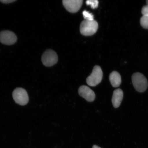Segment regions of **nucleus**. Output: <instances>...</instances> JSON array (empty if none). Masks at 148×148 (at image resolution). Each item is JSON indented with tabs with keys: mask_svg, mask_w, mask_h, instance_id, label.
Listing matches in <instances>:
<instances>
[{
	"mask_svg": "<svg viewBox=\"0 0 148 148\" xmlns=\"http://www.w3.org/2000/svg\"><path fill=\"white\" fill-rule=\"evenodd\" d=\"M86 3L87 5H90L93 9L97 8L99 4V1L97 0H88Z\"/></svg>",
	"mask_w": 148,
	"mask_h": 148,
	"instance_id": "nucleus-13",
	"label": "nucleus"
},
{
	"mask_svg": "<svg viewBox=\"0 0 148 148\" xmlns=\"http://www.w3.org/2000/svg\"><path fill=\"white\" fill-rule=\"evenodd\" d=\"M142 13L143 16H148V5H145L142 8Z\"/></svg>",
	"mask_w": 148,
	"mask_h": 148,
	"instance_id": "nucleus-14",
	"label": "nucleus"
},
{
	"mask_svg": "<svg viewBox=\"0 0 148 148\" xmlns=\"http://www.w3.org/2000/svg\"><path fill=\"white\" fill-rule=\"evenodd\" d=\"M98 24L95 20L88 21L84 20L81 23L80 26L81 34L84 36H91L97 32Z\"/></svg>",
	"mask_w": 148,
	"mask_h": 148,
	"instance_id": "nucleus-1",
	"label": "nucleus"
},
{
	"mask_svg": "<svg viewBox=\"0 0 148 148\" xmlns=\"http://www.w3.org/2000/svg\"><path fill=\"white\" fill-rule=\"evenodd\" d=\"M58 56L55 51L51 49L44 52L42 57V62L44 66L49 67L57 63Z\"/></svg>",
	"mask_w": 148,
	"mask_h": 148,
	"instance_id": "nucleus-5",
	"label": "nucleus"
},
{
	"mask_svg": "<svg viewBox=\"0 0 148 148\" xmlns=\"http://www.w3.org/2000/svg\"><path fill=\"white\" fill-rule=\"evenodd\" d=\"M123 90L120 89H117L114 90L113 94L112 102L114 108L119 107L123 100Z\"/></svg>",
	"mask_w": 148,
	"mask_h": 148,
	"instance_id": "nucleus-9",
	"label": "nucleus"
},
{
	"mask_svg": "<svg viewBox=\"0 0 148 148\" xmlns=\"http://www.w3.org/2000/svg\"><path fill=\"white\" fill-rule=\"evenodd\" d=\"M92 148H101L100 147H98V146L97 145H94L92 146Z\"/></svg>",
	"mask_w": 148,
	"mask_h": 148,
	"instance_id": "nucleus-16",
	"label": "nucleus"
},
{
	"mask_svg": "<svg viewBox=\"0 0 148 148\" xmlns=\"http://www.w3.org/2000/svg\"><path fill=\"white\" fill-rule=\"evenodd\" d=\"M16 1V0H0V2L5 4H8Z\"/></svg>",
	"mask_w": 148,
	"mask_h": 148,
	"instance_id": "nucleus-15",
	"label": "nucleus"
},
{
	"mask_svg": "<svg viewBox=\"0 0 148 148\" xmlns=\"http://www.w3.org/2000/svg\"><path fill=\"white\" fill-rule=\"evenodd\" d=\"M140 23L144 28L148 29V16H143L140 18Z\"/></svg>",
	"mask_w": 148,
	"mask_h": 148,
	"instance_id": "nucleus-11",
	"label": "nucleus"
},
{
	"mask_svg": "<svg viewBox=\"0 0 148 148\" xmlns=\"http://www.w3.org/2000/svg\"><path fill=\"white\" fill-rule=\"evenodd\" d=\"M17 40L14 33L9 30H3L0 32V42L7 45H12Z\"/></svg>",
	"mask_w": 148,
	"mask_h": 148,
	"instance_id": "nucleus-6",
	"label": "nucleus"
},
{
	"mask_svg": "<svg viewBox=\"0 0 148 148\" xmlns=\"http://www.w3.org/2000/svg\"><path fill=\"white\" fill-rule=\"evenodd\" d=\"M109 79H110L111 84L113 87H118L121 84V75L117 71L112 72L110 74Z\"/></svg>",
	"mask_w": 148,
	"mask_h": 148,
	"instance_id": "nucleus-10",
	"label": "nucleus"
},
{
	"mask_svg": "<svg viewBox=\"0 0 148 148\" xmlns=\"http://www.w3.org/2000/svg\"><path fill=\"white\" fill-rule=\"evenodd\" d=\"M103 77V71L100 66H94L92 73L86 79L87 84L90 86H95L101 82Z\"/></svg>",
	"mask_w": 148,
	"mask_h": 148,
	"instance_id": "nucleus-3",
	"label": "nucleus"
},
{
	"mask_svg": "<svg viewBox=\"0 0 148 148\" xmlns=\"http://www.w3.org/2000/svg\"><path fill=\"white\" fill-rule=\"evenodd\" d=\"M12 97L15 102L21 106L27 105L29 101L26 90L22 88H16L12 92Z\"/></svg>",
	"mask_w": 148,
	"mask_h": 148,
	"instance_id": "nucleus-4",
	"label": "nucleus"
},
{
	"mask_svg": "<svg viewBox=\"0 0 148 148\" xmlns=\"http://www.w3.org/2000/svg\"><path fill=\"white\" fill-rule=\"evenodd\" d=\"M147 5H148V0L147 1Z\"/></svg>",
	"mask_w": 148,
	"mask_h": 148,
	"instance_id": "nucleus-17",
	"label": "nucleus"
},
{
	"mask_svg": "<svg viewBox=\"0 0 148 148\" xmlns=\"http://www.w3.org/2000/svg\"><path fill=\"white\" fill-rule=\"evenodd\" d=\"M83 14L85 20H88V21H92L94 20L93 15L87 11L86 10L83 11Z\"/></svg>",
	"mask_w": 148,
	"mask_h": 148,
	"instance_id": "nucleus-12",
	"label": "nucleus"
},
{
	"mask_svg": "<svg viewBox=\"0 0 148 148\" xmlns=\"http://www.w3.org/2000/svg\"><path fill=\"white\" fill-rule=\"evenodd\" d=\"M132 79L133 85L137 91L143 92L147 89V80L143 74L138 73H134L132 76Z\"/></svg>",
	"mask_w": 148,
	"mask_h": 148,
	"instance_id": "nucleus-2",
	"label": "nucleus"
},
{
	"mask_svg": "<svg viewBox=\"0 0 148 148\" xmlns=\"http://www.w3.org/2000/svg\"><path fill=\"white\" fill-rule=\"evenodd\" d=\"M82 0H64L63 4L68 12L72 13L76 12L80 9L82 4Z\"/></svg>",
	"mask_w": 148,
	"mask_h": 148,
	"instance_id": "nucleus-7",
	"label": "nucleus"
},
{
	"mask_svg": "<svg viewBox=\"0 0 148 148\" xmlns=\"http://www.w3.org/2000/svg\"><path fill=\"white\" fill-rule=\"evenodd\" d=\"M79 94L88 102H92L95 99V92L88 87L82 86L79 87L78 90Z\"/></svg>",
	"mask_w": 148,
	"mask_h": 148,
	"instance_id": "nucleus-8",
	"label": "nucleus"
}]
</instances>
